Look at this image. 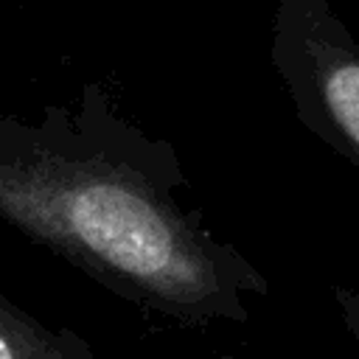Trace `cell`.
I'll return each instance as SVG.
<instances>
[{"label": "cell", "instance_id": "obj_1", "mask_svg": "<svg viewBox=\"0 0 359 359\" xmlns=\"http://www.w3.org/2000/svg\"><path fill=\"white\" fill-rule=\"evenodd\" d=\"M177 149L129 123L101 84L39 123L0 115V216L109 292L185 325L247 323L264 272L185 208Z\"/></svg>", "mask_w": 359, "mask_h": 359}, {"label": "cell", "instance_id": "obj_2", "mask_svg": "<svg viewBox=\"0 0 359 359\" xmlns=\"http://www.w3.org/2000/svg\"><path fill=\"white\" fill-rule=\"evenodd\" d=\"M269 62L297 121L359 168V42L331 0H275Z\"/></svg>", "mask_w": 359, "mask_h": 359}, {"label": "cell", "instance_id": "obj_3", "mask_svg": "<svg viewBox=\"0 0 359 359\" xmlns=\"http://www.w3.org/2000/svg\"><path fill=\"white\" fill-rule=\"evenodd\" d=\"M0 359H95L73 331H50L0 297Z\"/></svg>", "mask_w": 359, "mask_h": 359}, {"label": "cell", "instance_id": "obj_4", "mask_svg": "<svg viewBox=\"0 0 359 359\" xmlns=\"http://www.w3.org/2000/svg\"><path fill=\"white\" fill-rule=\"evenodd\" d=\"M334 300H337V309H339V317H342L348 334L359 345V289L337 286L334 289Z\"/></svg>", "mask_w": 359, "mask_h": 359}]
</instances>
